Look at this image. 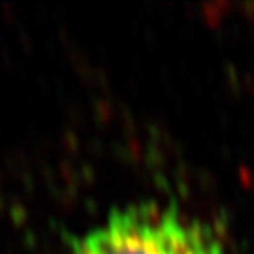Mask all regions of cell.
I'll list each match as a JSON object with an SVG mask.
<instances>
[{
	"label": "cell",
	"instance_id": "obj_1",
	"mask_svg": "<svg viewBox=\"0 0 254 254\" xmlns=\"http://www.w3.org/2000/svg\"><path fill=\"white\" fill-rule=\"evenodd\" d=\"M70 254H224L222 239L175 205L141 201L113 211L72 243Z\"/></svg>",
	"mask_w": 254,
	"mask_h": 254
}]
</instances>
